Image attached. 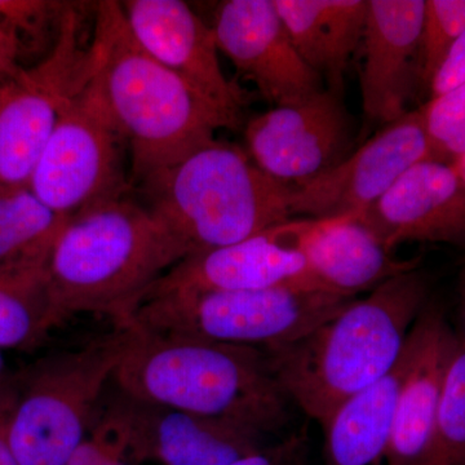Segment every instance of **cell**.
Masks as SVG:
<instances>
[{"instance_id":"obj_11","label":"cell","mask_w":465,"mask_h":465,"mask_svg":"<svg viewBox=\"0 0 465 465\" xmlns=\"http://www.w3.org/2000/svg\"><path fill=\"white\" fill-rule=\"evenodd\" d=\"M430 158L421 109L410 110L341 164L293 188L291 213L313 220L362 215L407 170Z\"/></svg>"},{"instance_id":"obj_5","label":"cell","mask_w":465,"mask_h":465,"mask_svg":"<svg viewBox=\"0 0 465 465\" xmlns=\"http://www.w3.org/2000/svg\"><path fill=\"white\" fill-rule=\"evenodd\" d=\"M145 206L188 256L231 246L292 219V188L235 143L213 140L140 183Z\"/></svg>"},{"instance_id":"obj_18","label":"cell","mask_w":465,"mask_h":465,"mask_svg":"<svg viewBox=\"0 0 465 465\" xmlns=\"http://www.w3.org/2000/svg\"><path fill=\"white\" fill-rule=\"evenodd\" d=\"M300 249L318 290L351 298L420 266L394 258L358 216L302 219Z\"/></svg>"},{"instance_id":"obj_15","label":"cell","mask_w":465,"mask_h":465,"mask_svg":"<svg viewBox=\"0 0 465 465\" xmlns=\"http://www.w3.org/2000/svg\"><path fill=\"white\" fill-rule=\"evenodd\" d=\"M358 217L391 253L407 242L465 250V183L454 164L425 159Z\"/></svg>"},{"instance_id":"obj_8","label":"cell","mask_w":465,"mask_h":465,"mask_svg":"<svg viewBox=\"0 0 465 465\" xmlns=\"http://www.w3.org/2000/svg\"><path fill=\"white\" fill-rule=\"evenodd\" d=\"M127 152L124 134L91 72L58 116L29 188L54 213L70 219L85 208L124 197Z\"/></svg>"},{"instance_id":"obj_12","label":"cell","mask_w":465,"mask_h":465,"mask_svg":"<svg viewBox=\"0 0 465 465\" xmlns=\"http://www.w3.org/2000/svg\"><path fill=\"white\" fill-rule=\"evenodd\" d=\"M125 21L140 45L237 130L246 92L228 81L211 26L182 0H124Z\"/></svg>"},{"instance_id":"obj_13","label":"cell","mask_w":465,"mask_h":465,"mask_svg":"<svg viewBox=\"0 0 465 465\" xmlns=\"http://www.w3.org/2000/svg\"><path fill=\"white\" fill-rule=\"evenodd\" d=\"M217 48L275 106L323 90L322 76L300 57L273 0H226L211 26Z\"/></svg>"},{"instance_id":"obj_27","label":"cell","mask_w":465,"mask_h":465,"mask_svg":"<svg viewBox=\"0 0 465 465\" xmlns=\"http://www.w3.org/2000/svg\"><path fill=\"white\" fill-rule=\"evenodd\" d=\"M420 109L430 155L454 164L465 153V82Z\"/></svg>"},{"instance_id":"obj_4","label":"cell","mask_w":465,"mask_h":465,"mask_svg":"<svg viewBox=\"0 0 465 465\" xmlns=\"http://www.w3.org/2000/svg\"><path fill=\"white\" fill-rule=\"evenodd\" d=\"M188 258L166 224L125 197L70 217L52 251L48 283L65 322L76 314L127 320L158 280Z\"/></svg>"},{"instance_id":"obj_30","label":"cell","mask_w":465,"mask_h":465,"mask_svg":"<svg viewBox=\"0 0 465 465\" xmlns=\"http://www.w3.org/2000/svg\"><path fill=\"white\" fill-rule=\"evenodd\" d=\"M465 82V32L446 54L430 81V100L442 96Z\"/></svg>"},{"instance_id":"obj_26","label":"cell","mask_w":465,"mask_h":465,"mask_svg":"<svg viewBox=\"0 0 465 465\" xmlns=\"http://www.w3.org/2000/svg\"><path fill=\"white\" fill-rule=\"evenodd\" d=\"M465 32V0H425L420 79L430 84L455 42Z\"/></svg>"},{"instance_id":"obj_14","label":"cell","mask_w":465,"mask_h":465,"mask_svg":"<svg viewBox=\"0 0 465 465\" xmlns=\"http://www.w3.org/2000/svg\"><path fill=\"white\" fill-rule=\"evenodd\" d=\"M302 219L182 260L143 296L168 291H320L300 249Z\"/></svg>"},{"instance_id":"obj_24","label":"cell","mask_w":465,"mask_h":465,"mask_svg":"<svg viewBox=\"0 0 465 465\" xmlns=\"http://www.w3.org/2000/svg\"><path fill=\"white\" fill-rule=\"evenodd\" d=\"M437 448L443 465H465V336H455L437 409Z\"/></svg>"},{"instance_id":"obj_1","label":"cell","mask_w":465,"mask_h":465,"mask_svg":"<svg viewBox=\"0 0 465 465\" xmlns=\"http://www.w3.org/2000/svg\"><path fill=\"white\" fill-rule=\"evenodd\" d=\"M430 292L419 266L351 300L299 341L265 351L290 402L323 425L342 403L390 375Z\"/></svg>"},{"instance_id":"obj_23","label":"cell","mask_w":465,"mask_h":465,"mask_svg":"<svg viewBox=\"0 0 465 465\" xmlns=\"http://www.w3.org/2000/svg\"><path fill=\"white\" fill-rule=\"evenodd\" d=\"M63 322L52 299L48 269H0V351H29Z\"/></svg>"},{"instance_id":"obj_16","label":"cell","mask_w":465,"mask_h":465,"mask_svg":"<svg viewBox=\"0 0 465 465\" xmlns=\"http://www.w3.org/2000/svg\"><path fill=\"white\" fill-rule=\"evenodd\" d=\"M425 0H367L361 70L366 121L384 125L406 114L420 79Z\"/></svg>"},{"instance_id":"obj_6","label":"cell","mask_w":465,"mask_h":465,"mask_svg":"<svg viewBox=\"0 0 465 465\" xmlns=\"http://www.w3.org/2000/svg\"><path fill=\"white\" fill-rule=\"evenodd\" d=\"M356 298L291 289L168 291L143 296L121 326L163 338L274 351L313 331Z\"/></svg>"},{"instance_id":"obj_25","label":"cell","mask_w":465,"mask_h":465,"mask_svg":"<svg viewBox=\"0 0 465 465\" xmlns=\"http://www.w3.org/2000/svg\"><path fill=\"white\" fill-rule=\"evenodd\" d=\"M65 465H142L134 449L130 402L124 394L97 411L84 442Z\"/></svg>"},{"instance_id":"obj_35","label":"cell","mask_w":465,"mask_h":465,"mask_svg":"<svg viewBox=\"0 0 465 465\" xmlns=\"http://www.w3.org/2000/svg\"><path fill=\"white\" fill-rule=\"evenodd\" d=\"M5 357H3V351H0V378H2L3 371H5Z\"/></svg>"},{"instance_id":"obj_28","label":"cell","mask_w":465,"mask_h":465,"mask_svg":"<svg viewBox=\"0 0 465 465\" xmlns=\"http://www.w3.org/2000/svg\"><path fill=\"white\" fill-rule=\"evenodd\" d=\"M69 3L47 0H0V26L26 50V42L38 41L48 26H60Z\"/></svg>"},{"instance_id":"obj_17","label":"cell","mask_w":465,"mask_h":465,"mask_svg":"<svg viewBox=\"0 0 465 465\" xmlns=\"http://www.w3.org/2000/svg\"><path fill=\"white\" fill-rule=\"evenodd\" d=\"M455 336L433 305L416 320L414 356L394 410L385 464L443 465L437 448V409Z\"/></svg>"},{"instance_id":"obj_33","label":"cell","mask_w":465,"mask_h":465,"mask_svg":"<svg viewBox=\"0 0 465 465\" xmlns=\"http://www.w3.org/2000/svg\"><path fill=\"white\" fill-rule=\"evenodd\" d=\"M457 292L459 314H460L461 323H463V332L461 333L465 336V256L461 260L458 272Z\"/></svg>"},{"instance_id":"obj_20","label":"cell","mask_w":465,"mask_h":465,"mask_svg":"<svg viewBox=\"0 0 465 465\" xmlns=\"http://www.w3.org/2000/svg\"><path fill=\"white\" fill-rule=\"evenodd\" d=\"M300 57L329 82L344 90V75L362 42L367 0H273Z\"/></svg>"},{"instance_id":"obj_22","label":"cell","mask_w":465,"mask_h":465,"mask_svg":"<svg viewBox=\"0 0 465 465\" xmlns=\"http://www.w3.org/2000/svg\"><path fill=\"white\" fill-rule=\"evenodd\" d=\"M67 222L29 186L0 195V269H48L52 251Z\"/></svg>"},{"instance_id":"obj_9","label":"cell","mask_w":465,"mask_h":465,"mask_svg":"<svg viewBox=\"0 0 465 465\" xmlns=\"http://www.w3.org/2000/svg\"><path fill=\"white\" fill-rule=\"evenodd\" d=\"M81 33V15L69 3L48 56L0 84V195L30 185L58 116L90 79Z\"/></svg>"},{"instance_id":"obj_7","label":"cell","mask_w":465,"mask_h":465,"mask_svg":"<svg viewBox=\"0 0 465 465\" xmlns=\"http://www.w3.org/2000/svg\"><path fill=\"white\" fill-rule=\"evenodd\" d=\"M131 331L112 332L51 354L11 391L7 440L20 465H65L84 442L100 400L124 356Z\"/></svg>"},{"instance_id":"obj_2","label":"cell","mask_w":465,"mask_h":465,"mask_svg":"<svg viewBox=\"0 0 465 465\" xmlns=\"http://www.w3.org/2000/svg\"><path fill=\"white\" fill-rule=\"evenodd\" d=\"M131 331L114 381L137 402L226 421L264 437L290 421L268 353L244 345Z\"/></svg>"},{"instance_id":"obj_21","label":"cell","mask_w":465,"mask_h":465,"mask_svg":"<svg viewBox=\"0 0 465 465\" xmlns=\"http://www.w3.org/2000/svg\"><path fill=\"white\" fill-rule=\"evenodd\" d=\"M414 356L410 332L399 365L372 387L351 397L322 425L326 465H381L385 463L391 421Z\"/></svg>"},{"instance_id":"obj_32","label":"cell","mask_w":465,"mask_h":465,"mask_svg":"<svg viewBox=\"0 0 465 465\" xmlns=\"http://www.w3.org/2000/svg\"><path fill=\"white\" fill-rule=\"evenodd\" d=\"M9 402H11V391H0V465H20L12 454L7 440V416Z\"/></svg>"},{"instance_id":"obj_34","label":"cell","mask_w":465,"mask_h":465,"mask_svg":"<svg viewBox=\"0 0 465 465\" xmlns=\"http://www.w3.org/2000/svg\"><path fill=\"white\" fill-rule=\"evenodd\" d=\"M454 166L457 168L458 173L460 174L461 180H463L465 183V153L455 162Z\"/></svg>"},{"instance_id":"obj_29","label":"cell","mask_w":465,"mask_h":465,"mask_svg":"<svg viewBox=\"0 0 465 465\" xmlns=\"http://www.w3.org/2000/svg\"><path fill=\"white\" fill-rule=\"evenodd\" d=\"M309 436L307 425L274 445L264 446L226 465H307Z\"/></svg>"},{"instance_id":"obj_3","label":"cell","mask_w":465,"mask_h":465,"mask_svg":"<svg viewBox=\"0 0 465 465\" xmlns=\"http://www.w3.org/2000/svg\"><path fill=\"white\" fill-rule=\"evenodd\" d=\"M92 78L121 128L131 182L142 183L231 125L134 39L121 2L94 3Z\"/></svg>"},{"instance_id":"obj_10","label":"cell","mask_w":465,"mask_h":465,"mask_svg":"<svg viewBox=\"0 0 465 465\" xmlns=\"http://www.w3.org/2000/svg\"><path fill=\"white\" fill-rule=\"evenodd\" d=\"M356 127L341 92L323 88L244 125L247 154L272 179L299 188L354 152Z\"/></svg>"},{"instance_id":"obj_19","label":"cell","mask_w":465,"mask_h":465,"mask_svg":"<svg viewBox=\"0 0 465 465\" xmlns=\"http://www.w3.org/2000/svg\"><path fill=\"white\" fill-rule=\"evenodd\" d=\"M127 400L142 464L226 465L265 446L262 436L238 425Z\"/></svg>"},{"instance_id":"obj_31","label":"cell","mask_w":465,"mask_h":465,"mask_svg":"<svg viewBox=\"0 0 465 465\" xmlns=\"http://www.w3.org/2000/svg\"><path fill=\"white\" fill-rule=\"evenodd\" d=\"M21 43L0 26V79L8 81L23 72L20 58L24 54Z\"/></svg>"}]
</instances>
